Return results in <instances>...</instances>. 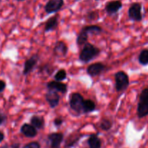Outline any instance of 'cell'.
I'll list each match as a JSON object with an SVG mask.
<instances>
[{
  "label": "cell",
  "instance_id": "20",
  "mask_svg": "<svg viewBox=\"0 0 148 148\" xmlns=\"http://www.w3.org/2000/svg\"><path fill=\"white\" fill-rule=\"evenodd\" d=\"M88 143L90 148H101V141L96 134H92L88 140Z\"/></svg>",
  "mask_w": 148,
  "mask_h": 148
},
{
  "label": "cell",
  "instance_id": "27",
  "mask_svg": "<svg viewBox=\"0 0 148 148\" xmlns=\"http://www.w3.org/2000/svg\"><path fill=\"white\" fill-rule=\"evenodd\" d=\"M63 122H64L63 119L60 118V117L55 118L54 120H53V124H54L56 127H59L61 125H62Z\"/></svg>",
  "mask_w": 148,
  "mask_h": 148
},
{
  "label": "cell",
  "instance_id": "17",
  "mask_svg": "<svg viewBox=\"0 0 148 148\" xmlns=\"http://www.w3.org/2000/svg\"><path fill=\"white\" fill-rule=\"evenodd\" d=\"M30 124L33 127H36L37 130H41L44 127L45 121L43 117L40 116L34 115L30 119Z\"/></svg>",
  "mask_w": 148,
  "mask_h": 148
},
{
  "label": "cell",
  "instance_id": "26",
  "mask_svg": "<svg viewBox=\"0 0 148 148\" xmlns=\"http://www.w3.org/2000/svg\"><path fill=\"white\" fill-rule=\"evenodd\" d=\"M23 148H40V145L37 142H32L25 145Z\"/></svg>",
  "mask_w": 148,
  "mask_h": 148
},
{
  "label": "cell",
  "instance_id": "33",
  "mask_svg": "<svg viewBox=\"0 0 148 148\" xmlns=\"http://www.w3.org/2000/svg\"><path fill=\"white\" fill-rule=\"evenodd\" d=\"M75 1H79V0H75Z\"/></svg>",
  "mask_w": 148,
  "mask_h": 148
},
{
  "label": "cell",
  "instance_id": "25",
  "mask_svg": "<svg viewBox=\"0 0 148 148\" xmlns=\"http://www.w3.org/2000/svg\"><path fill=\"white\" fill-rule=\"evenodd\" d=\"M139 101H143L148 103V88H145L142 90L139 97Z\"/></svg>",
  "mask_w": 148,
  "mask_h": 148
},
{
  "label": "cell",
  "instance_id": "2",
  "mask_svg": "<svg viewBox=\"0 0 148 148\" xmlns=\"http://www.w3.org/2000/svg\"><path fill=\"white\" fill-rule=\"evenodd\" d=\"M115 88L117 92H124L130 85L129 75L124 71H119L114 75Z\"/></svg>",
  "mask_w": 148,
  "mask_h": 148
},
{
  "label": "cell",
  "instance_id": "4",
  "mask_svg": "<svg viewBox=\"0 0 148 148\" xmlns=\"http://www.w3.org/2000/svg\"><path fill=\"white\" fill-rule=\"evenodd\" d=\"M143 6L140 2H134L130 5L128 10L129 18L134 22H140L143 20V16L142 13Z\"/></svg>",
  "mask_w": 148,
  "mask_h": 148
},
{
  "label": "cell",
  "instance_id": "19",
  "mask_svg": "<svg viewBox=\"0 0 148 148\" xmlns=\"http://www.w3.org/2000/svg\"><path fill=\"white\" fill-rule=\"evenodd\" d=\"M96 108L95 102L90 99H86L84 101L83 104V114H89L94 111Z\"/></svg>",
  "mask_w": 148,
  "mask_h": 148
},
{
  "label": "cell",
  "instance_id": "29",
  "mask_svg": "<svg viewBox=\"0 0 148 148\" xmlns=\"http://www.w3.org/2000/svg\"><path fill=\"white\" fill-rule=\"evenodd\" d=\"M7 119V116H6L4 114H0V125H1L2 124H4V121Z\"/></svg>",
  "mask_w": 148,
  "mask_h": 148
},
{
  "label": "cell",
  "instance_id": "9",
  "mask_svg": "<svg viewBox=\"0 0 148 148\" xmlns=\"http://www.w3.org/2000/svg\"><path fill=\"white\" fill-rule=\"evenodd\" d=\"M68 53V46L63 40H59L55 44L53 49V56L57 58L65 57Z\"/></svg>",
  "mask_w": 148,
  "mask_h": 148
},
{
  "label": "cell",
  "instance_id": "22",
  "mask_svg": "<svg viewBox=\"0 0 148 148\" xmlns=\"http://www.w3.org/2000/svg\"><path fill=\"white\" fill-rule=\"evenodd\" d=\"M112 122L111 120L108 119H103L101 120V123H100V127L101 130H104V131H108L112 127Z\"/></svg>",
  "mask_w": 148,
  "mask_h": 148
},
{
  "label": "cell",
  "instance_id": "30",
  "mask_svg": "<svg viewBox=\"0 0 148 148\" xmlns=\"http://www.w3.org/2000/svg\"><path fill=\"white\" fill-rule=\"evenodd\" d=\"M4 134H3L1 132H0V143H1L3 140H4Z\"/></svg>",
  "mask_w": 148,
  "mask_h": 148
},
{
  "label": "cell",
  "instance_id": "21",
  "mask_svg": "<svg viewBox=\"0 0 148 148\" xmlns=\"http://www.w3.org/2000/svg\"><path fill=\"white\" fill-rule=\"evenodd\" d=\"M138 62L143 66L148 64V49H143L140 52L138 56Z\"/></svg>",
  "mask_w": 148,
  "mask_h": 148
},
{
  "label": "cell",
  "instance_id": "1",
  "mask_svg": "<svg viewBox=\"0 0 148 148\" xmlns=\"http://www.w3.org/2000/svg\"><path fill=\"white\" fill-rule=\"evenodd\" d=\"M101 50L98 47L90 43H86L79 54V59L83 63H88L99 56Z\"/></svg>",
  "mask_w": 148,
  "mask_h": 148
},
{
  "label": "cell",
  "instance_id": "15",
  "mask_svg": "<svg viewBox=\"0 0 148 148\" xmlns=\"http://www.w3.org/2000/svg\"><path fill=\"white\" fill-rule=\"evenodd\" d=\"M137 114L138 118L140 119L144 118L148 116V103L143 101H139L137 104Z\"/></svg>",
  "mask_w": 148,
  "mask_h": 148
},
{
  "label": "cell",
  "instance_id": "7",
  "mask_svg": "<svg viewBox=\"0 0 148 148\" xmlns=\"http://www.w3.org/2000/svg\"><path fill=\"white\" fill-rule=\"evenodd\" d=\"M40 57L38 54H34L29 58L24 63V69H23V74L24 75H27L33 72L36 66H37V64L38 62Z\"/></svg>",
  "mask_w": 148,
  "mask_h": 148
},
{
  "label": "cell",
  "instance_id": "16",
  "mask_svg": "<svg viewBox=\"0 0 148 148\" xmlns=\"http://www.w3.org/2000/svg\"><path fill=\"white\" fill-rule=\"evenodd\" d=\"M82 29L85 30V31H86L88 34L96 35V36L97 35H100L103 31V28L101 26L96 25H90L84 26Z\"/></svg>",
  "mask_w": 148,
  "mask_h": 148
},
{
  "label": "cell",
  "instance_id": "14",
  "mask_svg": "<svg viewBox=\"0 0 148 148\" xmlns=\"http://www.w3.org/2000/svg\"><path fill=\"white\" fill-rule=\"evenodd\" d=\"M20 132L25 137L29 138H33L37 135V129L33 127L31 124H24L20 128Z\"/></svg>",
  "mask_w": 148,
  "mask_h": 148
},
{
  "label": "cell",
  "instance_id": "13",
  "mask_svg": "<svg viewBox=\"0 0 148 148\" xmlns=\"http://www.w3.org/2000/svg\"><path fill=\"white\" fill-rule=\"evenodd\" d=\"M59 14H56V15L48 19L46 22V24H45V33H48V32L53 31V30H56V28L58 27V25H59Z\"/></svg>",
  "mask_w": 148,
  "mask_h": 148
},
{
  "label": "cell",
  "instance_id": "23",
  "mask_svg": "<svg viewBox=\"0 0 148 148\" xmlns=\"http://www.w3.org/2000/svg\"><path fill=\"white\" fill-rule=\"evenodd\" d=\"M66 78V72L65 69H61L59 71H57L54 75V79L59 82H62Z\"/></svg>",
  "mask_w": 148,
  "mask_h": 148
},
{
  "label": "cell",
  "instance_id": "31",
  "mask_svg": "<svg viewBox=\"0 0 148 148\" xmlns=\"http://www.w3.org/2000/svg\"><path fill=\"white\" fill-rule=\"evenodd\" d=\"M20 147V144L18 143H15V144H13L12 145V148H19Z\"/></svg>",
  "mask_w": 148,
  "mask_h": 148
},
{
  "label": "cell",
  "instance_id": "32",
  "mask_svg": "<svg viewBox=\"0 0 148 148\" xmlns=\"http://www.w3.org/2000/svg\"><path fill=\"white\" fill-rule=\"evenodd\" d=\"M17 1H24L25 0H17Z\"/></svg>",
  "mask_w": 148,
  "mask_h": 148
},
{
  "label": "cell",
  "instance_id": "5",
  "mask_svg": "<svg viewBox=\"0 0 148 148\" xmlns=\"http://www.w3.org/2000/svg\"><path fill=\"white\" fill-rule=\"evenodd\" d=\"M64 4V0H49L44 7L45 12L47 14L56 13L63 7Z\"/></svg>",
  "mask_w": 148,
  "mask_h": 148
},
{
  "label": "cell",
  "instance_id": "18",
  "mask_svg": "<svg viewBox=\"0 0 148 148\" xmlns=\"http://www.w3.org/2000/svg\"><path fill=\"white\" fill-rule=\"evenodd\" d=\"M88 36H89V34H88L86 31H85L84 30L81 29L80 32H79L77 37L76 43L77 44V46H83L85 43H88Z\"/></svg>",
  "mask_w": 148,
  "mask_h": 148
},
{
  "label": "cell",
  "instance_id": "34",
  "mask_svg": "<svg viewBox=\"0 0 148 148\" xmlns=\"http://www.w3.org/2000/svg\"><path fill=\"white\" fill-rule=\"evenodd\" d=\"M95 1H98V0H95Z\"/></svg>",
  "mask_w": 148,
  "mask_h": 148
},
{
  "label": "cell",
  "instance_id": "3",
  "mask_svg": "<svg viewBox=\"0 0 148 148\" xmlns=\"http://www.w3.org/2000/svg\"><path fill=\"white\" fill-rule=\"evenodd\" d=\"M85 99L79 92H73L69 96V106L77 114H83V104Z\"/></svg>",
  "mask_w": 148,
  "mask_h": 148
},
{
  "label": "cell",
  "instance_id": "12",
  "mask_svg": "<svg viewBox=\"0 0 148 148\" xmlns=\"http://www.w3.org/2000/svg\"><path fill=\"white\" fill-rule=\"evenodd\" d=\"M63 139L64 135L62 133H51L48 136L51 148H60Z\"/></svg>",
  "mask_w": 148,
  "mask_h": 148
},
{
  "label": "cell",
  "instance_id": "8",
  "mask_svg": "<svg viewBox=\"0 0 148 148\" xmlns=\"http://www.w3.org/2000/svg\"><path fill=\"white\" fill-rule=\"evenodd\" d=\"M45 97H46V101L49 103L50 108H55L59 104L60 95H59L57 91L48 90Z\"/></svg>",
  "mask_w": 148,
  "mask_h": 148
},
{
  "label": "cell",
  "instance_id": "11",
  "mask_svg": "<svg viewBox=\"0 0 148 148\" xmlns=\"http://www.w3.org/2000/svg\"><path fill=\"white\" fill-rule=\"evenodd\" d=\"M46 88L48 90H52L62 93H66L67 92V85L59 81H50L46 84Z\"/></svg>",
  "mask_w": 148,
  "mask_h": 148
},
{
  "label": "cell",
  "instance_id": "28",
  "mask_svg": "<svg viewBox=\"0 0 148 148\" xmlns=\"http://www.w3.org/2000/svg\"><path fill=\"white\" fill-rule=\"evenodd\" d=\"M6 88V82L0 79V92H3Z\"/></svg>",
  "mask_w": 148,
  "mask_h": 148
},
{
  "label": "cell",
  "instance_id": "6",
  "mask_svg": "<svg viewBox=\"0 0 148 148\" xmlns=\"http://www.w3.org/2000/svg\"><path fill=\"white\" fill-rule=\"evenodd\" d=\"M106 69V66L101 62H96L88 66L87 68V73L90 77H97L101 75Z\"/></svg>",
  "mask_w": 148,
  "mask_h": 148
},
{
  "label": "cell",
  "instance_id": "10",
  "mask_svg": "<svg viewBox=\"0 0 148 148\" xmlns=\"http://www.w3.org/2000/svg\"><path fill=\"white\" fill-rule=\"evenodd\" d=\"M123 4L121 0H112L108 1L105 5V10L109 15L115 14L122 8Z\"/></svg>",
  "mask_w": 148,
  "mask_h": 148
},
{
  "label": "cell",
  "instance_id": "24",
  "mask_svg": "<svg viewBox=\"0 0 148 148\" xmlns=\"http://www.w3.org/2000/svg\"><path fill=\"white\" fill-rule=\"evenodd\" d=\"M86 18L88 21H92L99 18V12L97 10H92L87 13Z\"/></svg>",
  "mask_w": 148,
  "mask_h": 148
}]
</instances>
